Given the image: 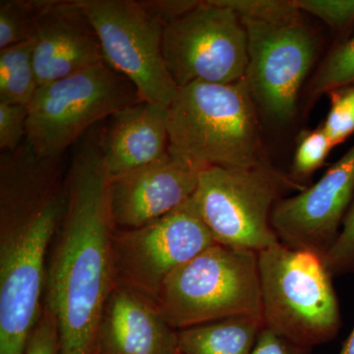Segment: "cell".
<instances>
[{
  "mask_svg": "<svg viewBox=\"0 0 354 354\" xmlns=\"http://www.w3.org/2000/svg\"><path fill=\"white\" fill-rule=\"evenodd\" d=\"M97 32L104 64L125 77L141 101L169 108L178 87L165 62V26L134 0H77Z\"/></svg>",
  "mask_w": 354,
  "mask_h": 354,
  "instance_id": "9c48e42d",
  "label": "cell"
},
{
  "mask_svg": "<svg viewBox=\"0 0 354 354\" xmlns=\"http://www.w3.org/2000/svg\"><path fill=\"white\" fill-rule=\"evenodd\" d=\"M53 0H2L0 2V50L31 41L41 16Z\"/></svg>",
  "mask_w": 354,
  "mask_h": 354,
  "instance_id": "d6986e66",
  "label": "cell"
},
{
  "mask_svg": "<svg viewBox=\"0 0 354 354\" xmlns=\"http://www.w3.org/2000/svg\"><path fill=\"white\" fill-rule=\"evenodd\" d=\"M248 39L246 80L257 108L272 121L286 123L297 113L298 95L315 62L316 32L302 21H242Z\"/></svg>",
  "mask_w": 354,
  "mask_h": 354,
  "instance_id": "8fae6325",
  "label": "cell"
},
{
  "mask_svg": "<svg viewBox=\"0 0 354 354\" xmlns=\"http://www.w3.org/2000/svg\"><path fill=\"white\" fill-rule=\"evenodd\" d=\"M262 317L239 316L177 330L179 351L184 354H252Z\"/></svg>",
  "mask_w": 354,
  "mask_h": 354,
  "instance_id": "e0dca14e",
  "label": "cell"
},
{
  "mask_svg": "<svg viewBox=\"0 0 354 354\" xmlns=\"http://www.w3.org/2000/svg\"><path fill=\"white\" fill-rule=\"evenodd\" d=\"M312 351L313 348L295 344L264 326L252 354H312Z\"/></svg>",
  "mask_w": 354,
  "mask_h": 354,
  "instance_id": "83f0119b",
  "label": "cell"
},
{
  "mask_svg": "<svg viewBox=\"0 0 354 354\" xmlns=\"http://www.w3.org/2000/svg\"><path fill=\"white\" fill-rule=\"evenodd\" d=\"M34 39L0 50V102L28 108L39 87L35 71Z\"/></svg>",
  "mask_w": 354,
  "mask_h": 354,
  "instance_id": "ac0fdd59",
  "label": "cell"
},
{
  "mask_svg": "<svg viewBox=\"0 0 354 354\" xmlns=\"http://www.w3.org/2000/svg\"><path fill=\"white\" fill-rule=\"evenodd\" d=\"M258 258L265 327L307 348L335 339L341 309L323 256L279 242Z\"/></svg>",
  "mask_w": 354,
  "mask_h": 354,
  "instance_id": "277c9868",
  "label": "cell"
},
{
  "mask_svg": "<svg viewBox=\"0 0 354 354\" xmlns=\"http://www.w3.org/2000/svg\"><path fill=\"white\" fill-rule=\"evenodd\" d=\"M214 244L213 236L189 200L143 227L114 230V281L157 301L165 279Z\"/></svg>",
  "mask_w": 354,
  "mask_h": 354,
  "instance_id": "30bf717a",
  "label": "cell"
},
{
  "mask_svg": "<svg viewBox=\"0 0 354 354\" xmlns=\"http://www.w3.org/2000/svg\"><path fill=\"white\" fill-rule=\"evenodd\" d=\"M237 14L241 21L288 23L301 20V11L293 0H218Z\"/></svg>",
  "mask_w": 354,
  "mask_h": 354,
  "instance_id": "44dd1931",
  "label": "cell"
},
{
  "mask_svg": "<svg viewBox=\"0 0 354 354\" xmlns=\"http://www.w3.org/2000/svg\"><path fill=\"white\" fill-rule=\"evenodd\" d=\"M301 12L322 20L333 29L342 30L354 23V0H293Z\"/></svg>",
  "mask_w": 354,
  "mask_h": 354,
  "instance_id": "d4e9b609",
  "label": "cell"
},
{
  "mask_svg": "<svg viewBox=\"0 0 354 354\" xmlns=\"http://www.w3.org/2000/svg\"><path fill=\"white\" fill-rule=\"evenodd\" d=\"M177 330L152 297L115 285L102 310L95 354H176Z\"/></svg>",
  "mask_w": 354,
  "mask_h": 354,
  "instance_id": "5bb4252c",
  "label": "cell"
},
{
  "mask_svg": "<svg viewBox=\"0 0 354 354\" xmlns=\"http://www.w3.org/2000/svg\"><path fill=\"white\" fill-rule=\"evenodd\" d=\"M339 354H354V327L348 339L342 344Z\"/></svg>",
  "mask_w": 354,
  "mask_h": 354,
  "instance_id": "f546056e",
  "label": "cell"
},
{
  "mask_svg": "<svg viewBox=\"0 0 354 354\" xmlns=\"http://www.w3.org/2000/svg\"><path fill=\"white\" fill-rule=\"evenodd\" d=\"M32 59L39 86L104 62L97 32L77 0H53L39 20Z\"/></svg>",
  "mask_w": 354,
  "mask_h": 354,
  "instance_id": "9a60e30c",
  "label": "cell"
},
{
  "mask_svg": "<svg viewBox=\"0 0 354 354\" xmlns=\"http://www.w3.org/2000/svg\"><path fill=\"white\" fill-rule=\"evenodd\" d=\"M332 141L322 125L316 129L304 131L298 137L297 150L292 162V174L297 180H306L322 167L330 150Z\"/></svg>",
  "mask_w": 354,
  "mask_h": 354,
  "instance_id": "7402d4cb",
  "label": "cell"
},
{
  "mask_svg": "<svg viewBox=\"0 0 354 354\" xmlns=\"http://www.w3.org/2000/svg\"><path fill=\"white\" fill-rule=\"evenodd\" d=\"M140 101L131 82L102 62L39 86L28 106L26 142L39 157L60 158L88 128Z\"/></svg>",
  "mask_w": 354,
  "mask_h": 354,
  "instance_id": "52a82bcc",
  "label": "cell"
},
{
  "mask_svg": "<svg viewBox=\"0 0 354 354\" xmlns=\"http://www.w3.org/2000/svg\"><path fill=\"white\" fill-rule=\"evenodd\" d=\"M60 158L27 143L0 156V354H25L41 315L46 261L66 208Z\"/></svg>",
  "mask_w": 354,
  "mask_h": 354,
  "instance_id": "7a4b0ae2",
  "label": "cell"
},
{
  "mask_svg": "<svg viewBox=\"0 0 354 354\" xmlns=\"http://www.w3.org/2000/svg\"><path fill=\"white\" fill-rule=\"evenodd\" d=\"M167 109L169 153L184 164L201 171L268 164L257 104L246 78L178 88Z\"/></svg>",
  "mask_w": 354,
  "mask_h": 354,
  "instance_id": "3957f363",
  "label": "cell"
},
{
  "mask_svg": "<svg viewBox=\"0 0 354 354\" xmlns=\"http://www.w3.org/2000/svg\"><path fill=\"white\" fill-rule=\"evenodd\" d=\"M200 172L167 153L151 164L111 177L114 230L143 227L183 207L196 191Z\"/></svg>",
  "mask_w": 354,
  "mask_h": 354,
  "instance_id": "4fadbf2b",
  "label": "cell"
},
{
  "mask_svg": "<svg viewBox=\"0 0 354 354\" xmlns=\"http://www.w3.org/2000/svg\"><path fill=\"white\" fill-rule=\"evenodd\" d=\"M176 354H184V353H181V351H179L178 353H177Z\"/></svg>",
  "mask_w": 354,
  "mask_h": 354,
  "instance_id": "4dcf8cb0",
  "label": "cell"
},
{
  "mask_svg": "<svg viewBox=\"0 0 354 354\" xmlns=\"http://www.w3.org/2000/svg\"><path fill=\"white\" fill-rule=\"evenodd\" d=\"M28 108L0 102V150L14 152L26 138Z\"/></svg>",
  "mask_w": 354,
  "mask_h": 354,
  "instance_id": "484cf974",
  "label": "cell"
},
{
  "mask_svg": "<svg viewBox=\"0 0 354 354\" xmlns=\"http://www.w3.org/2000/svg\"><path fill=\"white\" fill-rule=\"evenodd\" d=\"M304 188L269 164L211 167L200 172L190 203L216 244L259 253L279 242L271 223L277 203Z\"/></svg>",
  "mask_w": 354,
  "mask_h": 354,
  "instance_id": "8992f818",
  "label": "cell"
},
{
  "mask_svg": "<svg viewBox=\"0 0 354 354\" xmlns=\"http://www.w3.org/2000/svg\"><path fill=\"white\" fill-rule=\"evenodd\" d=\"M162 53L177 87L230 84L245 78L248 39L243 23L218 0L196 6L165 27Z\"/></svg>",
  "mask_w": 354,
  "mask_h": 354,
  "instance_id": "ba28073f",
  "label": "cell"
},
{
  "mask_svg": "<svg viewBox=\"0 0 354 354\" xmlns=\"http://www.w3.org/2000/svg\"><path fill=\"white\" fill-rule=\"evenodd\" d=\"M333 276L354 274V200L334 245L324 255Z\"/></svg>",
  "mask_w": 354,
  "mask_h": 354,
  "instance_id": "cb8c5ba5",
  "label": "cell"
},
{
  "mask_svg": "<svg viewBox=\"0 0 354 354\" xmlns=\"http://www.w3.org/2000/svg\"><path fill=\"white\" fill-rule=\"evenodd\" d=\"M330 95V109L323 129L337 147L354 134V82L335 88Z\"/></svg>",
  "mask_w": 354,
  "mask_h": 354,
  "instance_id": "603a6c76",
  "label": "cell"
},
{
  "mask_svg": "<svg viewBox=\"0 0 354 354\" xmlns=\"http://www.w3.org/2000/svg\"><path fill=\"white\" fill-rule=\"evenodd\" d=\"M157 302L176 330L232 317H262L258 253L214 244L165 279Z\"/></svg>",
  "mask_w": 354,
  "mask_h": 354,
  "instance_id": "5b68a950",
  "label": "cell"
},
{
  "mask_svg": "<svg viewBox=\"0 0 354 354\" xmlns=\"http://www.w3.org/2000/svg\"><path fill=\"white\" fill-rule=\"evenodd\" d=\"M354 82V36L330 51L310 84L313 95L328 94L335 88Z\"/></svg>",
  "mask_w": 354,
  "mask_h": 354,
  "instance_id": "ffe728a7",
  "label": "cell"
},
{
  "mask_svg": "<svg viewBox=\"0 0 354 354\" xmlns=\"http://www.w3.org/2000/svg\"><path fill=\"white\" fill-rule=\"evenodd\" d=\"M99 135L109 176L156 162L169 153V109L140 101L113 113Z\"/></svg>",
  "mask_w": 354,
  "mask_h": 354,
  "instance_id": "2e32d148",
  "label": "cell"
},
{
  "mask_svg": "<svg viewBox=\"0 0 354 354\" xmlns=\"http://www.w3.org/2000/svg\"><path fill=\"white\" fill-rule=\"evenodd\" d=\"M25 354H59L57 322L44 306L30 335Z\"/></svg>",
  "mask_w": 354,
  "mask_h": 354,
  "instance_id": "4316f807",
  "label": "cell"
},
{
  "mask_svg": "<svg viewBox=\"0 0 354 354\" xmlns=\"http://www.w3.org/2000/svg\"><path fill=\"white\" fill-rule=\"evenodd\" d=\"M354 200V145L324 176L272 209V227L290 248L325 255L334 245Z\"/></svg>",
  "mask_w": 354,
  "mask_h": 354,
  "instance_id": "7c38bea8",
  "label": "cell"
},
{
  "mask_svg": "<svg viewBox=\"0 0 354 354\" xmlns=\"http://www.w3.org/2000/svg\"><path fill=\"white\" fill-rule=\"evenodd\" d=\"M142 6L153 17L167 26L171 21L188 12L196 6L198 1L193 0H147L141 1Z\"/></svg>",
  "mask_w": 354,
  "mask_h": 354,
  "instance_id": "f1b7e54d",
  "label": "cell"
},
{
  "mask_svg": "<svg viewBox=\"0 0 354 354\" xmlns=\"http://www.w3.org/2000/svg\"><path fill=\"white\" fill-rule=\"evenodd\" d=\"M109 181L99 137H91L65 177L66 208L46 261L44 307L57 322L59 354H95L102 310L115 286Z\"/></svg>",
  "mask_w": 354,
  "mask_h": 354,
  "instance_id": "6da1fadb",
  "label": "cell"
}]
</instances>
